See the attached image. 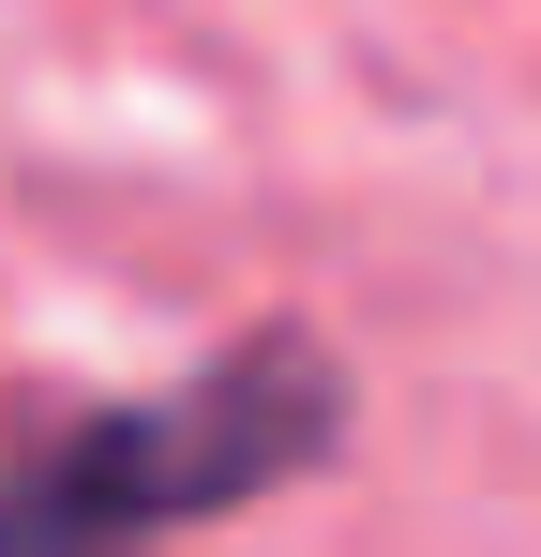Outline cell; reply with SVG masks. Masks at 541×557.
Segmentation results:
<instances>
[{
  "mask_svg": "<svg viewBox=\"0 0 541 557\" xmlns=\"http://www.w3.org/2000/svg\"><path fill=\"white\" fill-rule=\"evenodd\" d=\"M347 437V362L316 347V332H241L211 376H180L151 407H105L76 437H46V453L0 482V512H15V543H136V528H211V512H241L270 482H301V467H331Z\"/></svg>",
  "mask_w": 541,
  "mask_h": 557,
  "instance_id": "obj_1",
  "label": "cell"
},
{
  "mask_svg": "<svg viewBox=\"0 0 541 557\" xmlns=\"http://www.w3.org/2000/svg\"><path fill=\"white\" fill-rule=\"evenodd\" d=\"M0 543H15V512H0Z\"/></svg>",
  "mask_w": 541,
  "mask_h": 557,
  "instance_id": "obj_2",
  "label": "cell"
}]
</instances>
